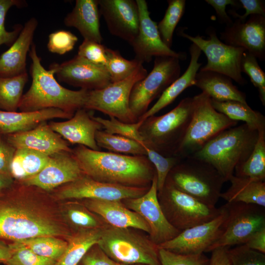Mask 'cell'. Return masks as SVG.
<instances>
[{
	"instance_id": "cell-1",
	"label": "cell",
	"mask_w": 265,
	"mask_h": 265,
	"mask_svg": "<svg viewBox=\"0 0 265 265\" xmlns=\"http://www.w3.org/2000/svg\"><path fill=\"white\" fill-rule=\"evenodd\" d=\"M74 232L51 192L16 180L0 192V240L53 236L67 241Z\"/></svg>"
},
{
	"instance_id": "cell-2",
	"label": "cell",
	"mask_w": 265,
	"mask_h": 265,
	"mask_svg": "<svg viewBox=\"0 0 265 265\" xmlns=\"http://www.w3.org/2000/svg\"><path fill=\"white\" fill-rule=\"evenodd\" d=\"M72 153L83 173L101 182L150 187L156 174L146 156L96 151L83 145L72 149Z\"/></svg>"
},
{
	"instance_id": "cell-3",
	"label": "cell",
	"mask_w": 265,
	"mask_h": 265,
	"mask_svg": "<svg viewBox=\"0 0 265 265\" xmlns=\"http://www.w3.org/2000/svg\"><path fill=\"white\" fill-rule=\"evenodd\" d=\"M29 56L32 61L30 68L32 81L22 97L18 108L21 111L54 108L73 115L77 110L83 108L88 90H72L60 84L55 78L54 70L46 69L42 65L34 43Z\"/></svg>"
},
{
	"instance_id": "cell-4",
	"label": "cell",
	"mask_w": 265,
	"mask_h": 265,
	"mask_svg": "<svg viewBox=\"0 0 265 265\" xmlns=\"http://www.w3.org/2000/svg\"><path fill=\"white\" fill-rule=\"evenodd\" d=\"M258 138V131L243 123L222 131L191 156L209 163L226 182L250 156Z\"/></svg>"
},
{
	"instance_id": "cell-5",
	"label": "cell",
	"mask_w": 265,
	"mask_h": 265,
	"mask_svg": "<svg viewBox=\"0 0 265 265\" xmlns=\"http://www.w3.org/2000/svg\"><path fill=\"white\" fill-rule=\"evenodd\" d=\"M194 107L193 97H186L167 113L145 119L139 131L145 144L165 157L175 156L185 138Z\"/></svg>"
},
{
	"instance_id": "cell-6",
	"label": "cell",
	"mask_w": 265,
	"mask_h": 265,
	"mask_svg": "<svg viewBox=\"0 0 265 265\" xmlns=\"http://www.w3.org/2000/svg\"><path fill=\"white\" fill-rule=\"evenodd\" d=\"M137 230L109 226L103 230L98 244L109 258L120 263L161 265L158 245Z\"/></svg>"
},
{
	"instance_id": "cell-7",
	"label": "cell",
	"mask_w": 265,
	"mask_h": 265,
	"mask_svg": "<svg viewBox=\"0 0 265 265\" xmlns=\"http://www.w3.org/2000/svg\"><path fill=\"white\" fill-rule=\"evenodd\" d=\"M167 178L179 189L211 206H215L225 182L211 164L191 156L183 158Z\"/></svg>"
},
{
	"instance_id": "cell-8",
	"label": "cell",
	"mask_w": 265,
	"mask_h": 265,
	"mask_svg": "<svg viewBox=\"0 0 265 265\" xmlns=\"http://www.w3.org/2000/svg\"><path fill=\"white\" fill-rule=\"evenodd\" d=\"M193 98L192 117L177 155L182 158L192 156L219 133L238 123L216 110L206 93L202 92Z\"/></svg>"
},
{
	"instance_id": "cell-9",
	"label": "cell",
	"mask_w": 265,
	"mask_h": 265,
	"mask_svg": "<svg viewBox=\"0 0 265 265\" xmlns=\"http://www.w3.org/2000/svg\"><path fill=\"white\" fill-rule=\"evenodd\" d=\"M158 197L166 218L181 232L214 219L222 211L179 189L167 178Z\"/></svg>"
},
{
	"instance_id": "cell-10",
	"label": "cell",
	"mask_w": 265,
	"mask_h": 265,
	"mask_svg": "<svg viewBox=\"0 0 265 265\" xmlns=\"http://www.w3.org/2000/svg\"><path fill=\"white\" fill-rule=\"evenodd\" d=\"M148 74L143 64L125 79L112 82L104 88L88 90L83 108L100 111L123 122L138 121L129 106L131 92L134 84Z\"/></svg>"
},
{
	"instance_id": "cell-11",
	"label": "cell",
	"mask_w": 265,
	"mask_h": 265,
	"mask_svg": "<svg viewBox=\"0 0 265 265\" xmlns=\"http://www.w3.org/2000/svg\"><path fill=\"white\" fill-rule=\"evenodd\" d=\"M180 60L173 56L156 57L152 70L134 84L129 106L137 120L148 110L151 102L180 76Z\"/></svg>"
},
{
	"instance_id": "cell-12",
	"label": "cell",
	"mask_w": 265,
	"mask_h": 265,
	"mask_svg": "<svg viewBox=\"0 0 265 265\" xmlns=\"http://www.w3.org/2000/svg\"><path fill=\"white\" fill-rule=\"evenodd\" d=\"M182 37L196 45L206 55L207 64L200 69L203 71L215 72L230 78L241 85L246 83L241 71V61L244 49L226 44L219 39L212 27L208 29L209 38L206 39L200 35L191 36L180 31Z\"/></svg>"
},
{
	"instance_id": "cell-13",
	"label": "cell",
	"mask_w": 265,
	"mask_h": 265,
	"mask_svg": "<svg viewBox=\"0 0 265 265\" xmlns=\"http://www.w3.org/2000/svg\"><path fill=\"white\" fill-rule=\"evenodd\" d=\"M228 216L224 230L207 252L244 244L255 232L265 227V208L254 204L227 203Z\"/></svg>"
},
{
	"instance_id": "cell-14",
	"label": "cell",
	"mask_w": 265,
	"mask_h": 265,
	"mask_svg": "<svg viewBox=\"0 0 265 265\" xmlns=\"http://www.w3.org/2000/svg\"><path fill=\"white\" fill-rule=\"evenodd\" d=\"M149 188L101 182L83 174L74 181L62 185L50 192L59 201L83 199L122 201L141 196Z\"/></svg>"
},
{
	"instance_id": "cell-15",
	"label": "cell",
	"mask_w": 265,
	"mask_h": 265,
	"mask_svg": "<svg viewBox=\"0 0 265 265\" xmlns=\"http://www.w3.org/2000/svg\"><path fill=\"white\" fill-rule=\"evenodd\" d=\"M221 207V212L214 219L181 232L174 238L158 245L159 248L187 255L207 252L225 229L228 212L225 205Z\"/></svg>"
},
{
	"instance_id": "cell-16",
	"label": "cell",
	"mask_w": 265,
	"mask_h": 265,
	"mask_svg": "<svg viewBox=\"0 0 265 265\" xmlns=\"http://www.w3.org/2000/svg\"><path fill=\"white\" fill-rule=\"evenodd\" d=\"M122 201L145 220L150 230L149 236L158 245L174 238L181 232L170 223L161 208L158 197L156 174L144 195Z\"/></svg>"
},
{
	"instance_id": "cell-17",
	"label": "cell",
	"mask_w": 265,
	"mask_h": 265,
	"mask_svg": "<svg viewBox=\"0 0 265 265\" xmlns=\"http://www.w3.org/2000/svg\"><path fill=\"white\" fill-rule=\"evenodd\" d=\"M49 68L61 82L87 90H98L111 83L104 66L96 65L78 55L61 63H53Z\"/></svg>"
},
{
	"instance_id": "cell-18",
	"label": "cell",
	"mask_w": 265,
	"mask_h": 265,
	"mask_svg": "<svg viewBox=\"0 0 265 265\" xmlns=\"http://www.w3.org/2000/svg\"><path fill=\"white\" fill-rule=\"evenodd\" d=\"M136 2L139 15V28L137 35L130 44L135 58L143 63L150 62L153 57L168 56L185 58V53L174 51L163 42L157 23L151 19L147 2L145 0H136Z\"/></svg>"
},
{
	"instance_id": "cell-19",
	"label": "cell",
	"mask_w": 265,
	"mask_h": 265,
	"mask_svg": "<svg viewBox=\"0 0 265 265\" xmlns=\"http://www.w3.org/2000/svg\"><path fill=\"white\" fill-rule=\"evenodd\" d=\"M224 43L243 48L261 61L265 59V17L249 16L244 22L238 19L220 33Z\"/></svg>"
},
{
	"instance_id": "cell-20",
	"label": "cell",
	"mask_w": 265,
	"mask_h": 265,
	"mask_svg": "<svg viewBox=\"0 0 265 265\" xmlns=\"http://www.w3.org/2000/svg\"><path fill=\"white\" fill-rule=\"evenodd\" d=\"M82 174L72 152L63 151L50 156L48 164L39 173L19 182L50 192L62 185L74 181Z\"/></svg>"
},
{
	"instance_id": "cell-21",
	"label": "cell",
	"mask_w": 265,
	"mask_h": 265,
	"mask_svg": "<svg viewBox=\"0 0 265 265\" xmlns=\"http://www.w3.org/2000/svg\"><path fill=\"white\" fill-rule=\"evenodd\" d=\"M100 14L110 33L130 44L138 34L139 15L136 0H98Z\"/></svg>"
},
{
	"instance_id": "cell-22",
	"label": "cell",
	"mask_w": 265,
	"mask_h": 265,
	"mask_svg": "<svg viewBox=\"0 0 265 265\" xmlns=\"http://www.w3.org/2000/svg\"><path fill=\"white\" fill-rule=\"evenodd\" d=\"M5 135L6 140L15 149H29L49 156L63 151L72 152L69 143L47 122L30 130Z\"/></svg>"
},
{
	"instance_id": "cell-23",
	"label": "cell",
	"mask_w": 265,
	"mask_h": 265,
	"mask_svg": "<svg viewBox=\"0 0 265 265\" xmlns=\"http://www.w3.org/2000/svg\"><path fill=\"white\" fill-rule=\"evenodd\" d=\"M51 128L69 143L83 145L90 149L100 151L95 140L96 132L102 126L83 108L77 110L67 121L48 123Z\"/></svg>"
},
{
	"instance_id": "cell-24",
	"label": "cell",
	"mask_w": 265,
	"mask_h": 265,
	"mask_svg": "<svg viewBox=\"0 0 265 265\" xmlns=\"http://www.w3.org/2000/svg\"><path fill=\"white\" fill-rule=\"evenodd\" d=\"M80 201L111 227L133 228L150 233V228L145 220L137 212L129 209L122 201L96 199Z\"/></svg>"
},
{
	"instance_id": "cell-25",
	"label": "cell",
	"mask_w": 265,
	"mask_h": 265,
	"mask_svg": "<svg viewBox=\"0 0 265 265\" xmlns=\"http://www.w3.org/2000/svg\"><path fill=\"white\" fill-rule=\"evenodd\" d=\"M38 21L34 17L29 19L13 44L0 56V76L11 77L26 71V56L29 53Z\"/></svg>"
},
{
	"instance_id": "cell-26",
	"label": "cell",
	"mask_w": 265,
	"mask_h": 265,
	"mask_svg": "<svg viewBox=\"0 0 265 265\" xmlns=\"http://www.w3.org/2000/svg\"><path fill=\"white\" fill-rule=\"evenodd\" d=\"M73 116L54 108L28 112L0 110V133L7 135L26 132L48 120L55 118L69 119Z\"/></svg>"
},
{
	"instance_id": "cell-27",
	"label": "cell",
	"mask_w": 265,
	"mask_h": 265,
	"mask_svg": "<svg viewBox=\"0 0 265 265\" xmlns=\"http://www.w3.org/2000/svg\"><path fill=\"white\" fill-rule=\"evenodd\" d=\"M64 24L77 28L84 40L100 44L103 41L98 0H76L73 10L65 17Z\"/></svg>"
},
{
	"instance_id": "cell-28",
	"label": "cell",
	"mask_w": 265,
	"mask_h": 265,
	"mask_svg": "<svg viewBox=\"0 0 265 265\" xmlns=\"http://www.w3.org/2000/svg\"><path fill=\"white\" fill-rule=\"evenodd\" d=\"M189 50L190 60L186 71L163 91L156 103L139 118L138 121L143 122L148 117L155 115L172 103L186 89L194 85L196 75L202 64L198 62L202 52L193 43Z\"/></svg>"
},
{
	"instance_id": "cell-29",
	"label": "cell",
	"mask_w": 265,
	"mask_h": 265,
	"mask_svg": "<svg viewBox=\"0 0 265 265\" xmlns=\"http://www.w3.org/2000/svg\"><path fill=\"white\" fill-rule=\"evenodd\" d=\"M194 86L212 99L219 101H237L247 103L245 94L235 85L228 77L213 71L197 72Z\"/></svg>"
},
{
	"instance_id": "cell-30",
	"label": "cell",
	"mask_w": 265,
	"mask_h": 265,
	"mask_svg": "<svg viewBox=\"0 0 265 265\" xmlns=\"http://www.w3.org/2000/svg\"><path fill=\"white\" fill-rule=\"evenodd\" d=\"M231 185L220 197L227 203H242L265 207V182L233 175L229 179Z\"/></svg>"
},
{
	"instance_id": "cell-31",
	"label": "cell",
	"mask_w": 265,
	"mask_h": 265,
	"mask_svg": "<svg viewBox=\"0 0 265 265\" xmlns=\"http://www.w3.org/2000/svg\"><path fill=\"white\" fill-rule=\"evenodd\" d=\"M104 229H86L74 232L67 240V246L55 265H78L90 248L98 243Z\"/></svg>"
},
{
	"instance_id": "cell-32",
	"label": "cell",
	"mask_w": 265,
	"mask_h": 265,
	"mask_svg": "<svg viewBox=\"0 0 265 265\" xmlns=\"http://www.w3.org/2000/svg\"><path fill=\"white\" fill-rule=\"evenodd\" d=\"M50 156L27 149H16L10 166V175L16 181L30 178L48 164Z\"/></svg>"
},
{
	"instance_id": "cell-33",
	"label": "cell",
	"mask_w": 265,
	"mask_h": 265,
	"mask_svg": "<svg viewBox=\"0 0 265 265\" xmlns=\"http://www.w3.org/2000/svg\"><path fill=\"white\" fill-rule=\"evenodd\" d=\"M62 209L66 221L74 232L81 230L106 229L110 226L80 200H67L62 204Z\"/></svg>"
},
{
	"instance_id": "cell-34",
	"label": "cell",
	"mask_w": 265,
	"mask_h": 265,
	"mask_svg": "<svg viewBox=\"0 0 265 265\" xmlns=\"http://www.w3.org/2000/svg\"><path fill=\"white\" fill-rule=\"evenodd\" d=\"M212 106L229 118L241 121L250 128L260 132L265 130V117L259 111L252 109L247 104L237 101H219L211 99Z\"/></svg>"
},
{
	"instance_id": "cell-35",
	"label": "cell",
	"mask_w": 265,
	"mask_h": 265,
	"mask_svg": "<svg viewBox=\"0 0 265 265\" xmlns=\"http://www.w3.org/2000/svg\"><path fill=\"white\" fill-rule=\"evenodd\" d=\"M235 176L258 181L265 180V130L258 132V138L248 158L236 167Z\"/></svg>"
},
{
	"instance_id": "cell-36",
	"label": "cell",
	"mask_w": 265,
	"mask_h": 265,
	"mask_svg": "<svg viewBox=\"0 0 265 265\" xmlns=\"http://www.w3.org/2000/svg\"><path fill=\"white\" fill-rule=\"evenodd\" d=\"M28 80L27 73L11 77L0 76V110L17 111Z\"/></svg>"
},
{
	"instance_id": "cell-37",
	"label": "cell",
	"mask_w": 265,
	"mask_h": 265,
	"mask_svg": "<svg viewBox=\"0 0 265 265\" xmlns=\"http://www.w3.org/2000/svg\"><path fill=\"white\" fill-rule=\"evenodd\" d=\"M95 140L99 147L111 152L124 155L146 156L145 149L138 141L102 130L95 134Z\"/></svg>"
},
{
	"instance_id": "cell-38",
	"label": "cell",
	"mask_w": 265,
	"mask_h": 265,
	"mask_svg": "<svg viewBox=\"0 0 265 265\" xmlns=\"http://www.w3.org/2000/svg\"><path fill=\"white\" fill-rule=\"evenodd\" d=\"M17 242L22 243L37 255L56 261L63 254L68 244L66 240L53 236L37 237Z\"/></svg>"
},
{
	"instance_id": "cell-39",
	"label": "cell",
	"mask_w": 265,
	"mask_h": 265,
	"mask_svg": "<svg viewBox=\"0 0 265 265\" xmlns=\"http://www.w3.org/2000/svg\"><path fill=\"white\" fill-rule=\"evenodd\" d=\"M162 19L158 24V30L163 42L169 48L172 44L175 29L185 10V0H169Z\"/></svg>"
},
{
	"instance_id": "cell-40",
	"label": "cell",
	"mask_w": 265,
	"mask_h": 265,
	"mask_svg": "<svg viewBox=\"0 0 265 265\" xmlns=\"http://www.w3.org/2000/svg\"><path fill=\"white\" fill-rule=\"evenodd\" d=\"M106 68L112 82L122 80L130 75L142 62L134 58L128 60L124 58L116 50L106 49Z\"/></svg>"
},
{
	"instance_id": "cell-41",
	"label": "cell",
	"mask_w": 265,
	"mask_h": 265,
	"mask_svg": "<svg viewBox=\"0 0 265 265\" xmlns=\"http://www.w3.org/2000/svg\"><path fill=\"white\" fill-rule=\"evenodd\" d=\"M142 145L145 150L146 156L155 168L158 192H160L163 188L169 172L183 158L178 156L165 157L148 147L145 143Z\"/></svg>"
},
{
	"instance_id": "cell-42",
	"label": "cell",
	"mask_w": 265,
	"mask_h": 265,
	"mask_svg": "<svg viewBox=\"0 0 265 265\" xmlns=\"http://www.w3.org/2000/svg\"><path fill=\"white\" fill-rule=\"evenodd\" d=\"M9 244L12 253L4 263L5 265H55L57 262L36 254L19 242H12Z\"/></svg>"
},
{
	"instance_id": "cell-43",
	"label": "cell",
	"mask_w": 265,
	"mask_h": 265,
	"mask_svg": "<svg viewBox=\"0 0 265 265\" xmlns=\"http://www.w3.org/2000/svg\"><path fill=\"white\" fill-rule=\"evenodd\" d=\"M93 117L101 125L102 128L105 129L104 131L107 132L120 135L137 141L140 143L144 142L139 131L142 121H138L135 123L128 124L112 117H110L109 119L98 116H93Z\"/></svg>"
},
{
	"instance_id": "cell-44",
	"label": "cell",
	"mask_w": 265,
	"mask_h": 265,
	"mask_svg": "<svg viewBox=\"0 0 265 265\" xmlns=\"http://www.w3.org/2000/svg\"><path fill=\"white\" fill-rule=\"evenodd\" d=\"M241 71L249 77L253 85L257 88L259 98L265 105V74L258 64L257 59L245 52L241 61Z\"/></svg>"
},
{
	"instance_id": "cell-45",
	"label": "cell",
	"mask_w": 265,
	"mask_h": 265,
	"mask_svg": "<svg viewBox=\"0 0 265 265\" xmlns=\"http://www.w3.org/2000/svg\"><path fill=\"white\" fill-rule=\"evenodd\" d=\"M26 5L25 0H0V46H11L17 38L23 26L18 25L12 31H7L4 25L6 15L8 10L13 6L22 8Z\"/></svg>"
},
{
	"instance_id": "cell-46",
	"label": "cell",
	"mask_w": 265,
	"mask_h": 265,
	"mask_svg": "<svg viewBox=\"0 0 265 265\" xmlns=\"http://www.w3.org/2000/svg\"><path fill=\"white\" fill-rule=\"evenodd\" d=\"M227 253L232 265H265V254L244 244L229 248Z\"/></svg>"
},
{
	"instance_id": "cell-47",
	"label": "cell",
	"mask_w": 265,
	"mask_h": 265,
	"mask_svg": "<svg viewBox=\"0 0 265 265\" xmlns=\"http://www.w3.org/2000/svg\"><path fill=\"white\" fill-rule=\"evenodd\" d=\"M161 265H209L210 258L204 253L182 254L159 248Z\"/></svg>"
},
{
	"instance_id": "cell-48",
	"label": "cell",
	"mask_w": 265,
	"mask_h": 265,
	"mask_svg": "<svg viewBox=\"0 0 265 265\" xmlns=\"http://www.w3.org/2000/svg\"><path fill=\"white\" fill-rule=\"evenodd\" d=\"M78 41V37L71 32L58 30L49 34L47 48L52 53L62 55L72 51Z\"/></svg>"
},
{
	"instance_id": "cell-49",
	"label": "cell",
	"mask_w": 265,
	"mask_h": 265,
	"mask_svg": "<svg viewBox=\"0 0 265 265\" xmlns=\"http://www.w3.org/2000/svg\"><path fill=\"white\" fill-rule=\"evenodd\" d=\"M106 49L102 44L84 40L79 47L77 55L93 64L106 67Z\"/></svg>"
},
{
	"instance_id": "cell-50",
	"label": "cell",
	"mask_w": 265,
	"mask_h": 265,
	"mask_svg": "<svg viewBox=\"0 0 265 265\" xmlns=\"http://www.w3.org/2000/svg\"><path fill=\"white\" fill-rule=\"evenodd\" d=\"M78 265H130L117 262L109 258L98 243L88 251Z\"/></svg>"
},
{
	"instance_id": "cell-51",
	"label": "cell",
	"mask_w": 265,
	"mask_h": 265,
	"mask_svg": "<svg viewBox=\"0 0 265 265\" xmlns=\"http://www.w3.org/2000/svg\"><path fill=\"white\" fill-rule=\"evenodd\" d=\"M238 2L245 9V12L243 15H239L235 10H229V14L234 18L242 22H244L248 17L253 15H259L265 17L264 1L261 0H239Z\"/></svg>"
},
{
	"instance_id": "cell-52",
	"label": "cell",
	"mask_w": 265,
	"mask_h": 265,
	"mask_svg": "<svg viewBox=\"0 0 265 265\" xmlns=\"http://www.w3.org/2000/svg\"><path fill=\"white\" fill-rule=\"evenodd\" d=\"M15 150L6 139L0 137V173L10 175V166Z\"/></svg>"
},
{
	"instance_id": "cell-53",
	"label": "cell",
	"mask_w": 265,
	"mask_h": 265,
	"mask_svg": "<svg viewBox=\"0 0 265 265\" xmlns=\"http://www.w3.org/2000/svg\"><path fill=\"white\" fill-rule=\"evenodd\" d=\"M205 1L214 8L220 22L226 24V26L233 23L226 12V6L230 4L234 7L240 6L239 2L235 0H206Z\"/></svg>"
},
{
	"instance_id": "cell-54",
	"label": "cell",
	"mask_w": 265,
	"mask_h": 265,
	"mask_svg": "<svg viewBox=\"0 0 265 265\" xmlns=\"http://www.w3.org/2000/svg\"><path fill=\"white\" fill-rule=\"evenodd\" d=\"M244 244L251 249L265 253V227L253 234Z\"/></svg>"
},
{
	"instance_id": "cell-55",
	"label": "cell",
	"mask_w": 265,
	"mask_h": 265,
	"mask_svg": "<svg viewBox=\"0 0 265 265\" xmlns=\"http://www.w3.org/2000/svg\"><path fill=\"white\" fill-rule=\"evenodd\" d=\"M229 248L220 247L213 250L209 265H232L227 253Z\"/></svg>"
},
{
	"instance_id": "cell-56",
	"label": "cell",
	"mask_w": 265,
	"mask_h": 265,
	"mask_svg": "<svg viewBox=\"0 0 265 265\" xmlns=\"http://www.w3.org/2000/svg\"><path fill=\"white\" fill-rule=\"evenodd\" d=\"M12 250L9 244L0 240V263L4 264L11 257Z\"/></svg>"
},
{
	"instance_id": "cell-57",
	"label": "cell",
	"mask_w": 265,
	"mask_h": 265,
	"mask_svg": "<svg viewBox=\"0 0 265 265\" xmlns=\"http://www.w3.org/2000/svg\"><path fill=\"white\" fill-rule=\"evenodd\" d=\"M14 182V180L10 175L0 173V192L8 188Z\"/></svg>"
}]
</instances>
